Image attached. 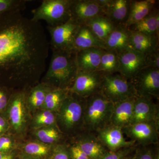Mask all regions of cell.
Instances as JSON below:
<instances>
[{
    "label": "cell",
    "instance_id": "cell-4",
    "mask_svg": "<svg viewBox=\"0 0 159 159\" xmlns=\"http://www.w3.org/2000/svg\"><path fill=\"white\" fill-rule=\"evenodd\" d=\"M28 91H13L7 107L2 113L9 122L11 134L16 138L25 135L31 123V115L26 101Z\"/></svg>",
    "mask_w": 159,
    "mask_h": 159
},
{
    "label": "cell",
    "instance_id": "cell-12",
    "mask_svg": "<svg viewBox=\"0 0 159 159\" xmlns=\"http://www.w3.org/2000/svg\"><path fill=\"white\" fill-rule=\"evenodd\" d=\"M118 73L126 79L133 78L142 69L146 67V56L129 47L118 54Z\"/></svg>",
    "mask_w": 159,
    "mask_h": 159
},
{
    "label": "cell",
    "instance_id": "cell-38",
    "mask_svg": "<svg viewBox=\"0 0 159 159\" xmlns=\"http://www.w3.org/2000/svg\"><path fill=\"white\" fill-rule=\"evenodd\" d=\"M68 146L70 154V159H92L79 147L78 145L71 140Z\"/></svg>",
    "mask_w": 159,
    "mask_h": 159
},
{
    "label": "cell",
    "instance_id": "cell-33",
    "mask_svg": "<svg viewBox=\"0 0 159 159\" xmlns=\"http://www.w3.org/2000/svg\"><path fill=\"white\" fill-rule=\"evenodd\" d=\"M29 0H0V15L7 12L22 11Z\"/></svg>",
    "mask_w": 159,
    "mask_h": 159
},
{
    "label": "cell",
    "instance_id": "cell-40",
    "mask_svg": "<svg viewBox=\"0 0 159 159\" xmlns=\"http://www.w3.org/2000/svg\"><path fill=\"white\" fill-rule=\"evenodd\" d=\"M9 130V122L3 114L0 113V136L7 133Z\"/></svg>",
    "mask_w": 159,
    "mask_h": 159
},
{
    "label": "cell",
    "instance_id": "cell-31",
    "mask_svg": "<svg viewBox=\"0 0 159 159\" xmlns=\"http://www.w3.org/2000/svg\"><path fill=\"white\" fill-rule=\"evenodd\" d=\"M119 67L118 53L114 51L104 50L97 71L105 74L118 73Z\"/></svg>",
    "mask_w": 159,
    "mask_h": 159
},
{
    "label": "cell",
    "instance_id": "cell-43",
    "mask_svg": "<svg viewBox=\"0 0 159 159\" xmlns=\"http://www.w3.org/2000/svg\"><path fill=\"white\" fill-rule=\"evenodd\" d=\"M17 159H21V158H18Z\"/></svg>",
    "mask_w": 159,
    "mask_h": 159
},
{
    "label": "cell",
    "instance_id": "cell-29",
    "mask_svg": "<svg viewBox=\"0 0 159 159\" xmlns=\"http://www.w3.org/2000/svg\"><path fill=\"white\" fill-rule=\"evenodd\" d=\"M69 93V90L51 88L46 96L44 104L40 109L57 113Z\"/></svg>",
    "mask_w": 159,
    "mask_h": 159
},
{
    "label": "cell",
    "instance_id": "cell-13",
    "mask_svg": "<svg viewBox=\"0 0 159 159\" xmlns=\"http://www.w3.org/2000/svg\"><path fill=\"white\" fill-rule=\"evenodd\" d=\"M70 18L80 25L99 16H105L104 9L96 0H72L70 7Z\"/></svg>",
    "mask_w": 159,
    "mask_h": 159
},
{
    "label": "cell",
    "instance_id": "cell-42",
    "mask_svg": "<svg viewBox=\"0 0 159 159\" xmlns=\"http://www.w3.org/2000/svg\"><path fill=\"white\" fill-rule=\"evenodd\" d=\"M133 153L127 156L123 157L119 159H131Z\"/></svg>",
    "mask_w": 159,
    "mask_h": 159
},
{
    "label": "cell",
    "instance_id": "cell-25",
    "mask_svg": "<svg viewBox=\"0 0 159 159\" xmlns=\"http://www.w3.org/2000/svg\"><path fill=\"white\" fill-rule=\"evenodd\" d=\"M128 29L130 31L140 32L159 38V10L155 9L146 17L139 22L129 26Z\"/></svg>",
    "mask_w": 159,
    "mask_h": 159
},
{
    "label": "cell",
    "instance_id": "cell-5",
    "mask_svg": "<svg viewBox=\"0 0 159 159\" xmlns=\"http://www.w3.org/2000/svg\"><path fill=\"white\" fill-rule=\"evenodd\" d=\"M114 105L100 92L85 98L84 131L96 133L110 125Z\"/></svg>",
    "mask_w": 159,
    "mask_h": 159
},
{
    "label": "cell",
    "instance_id": "cell-3",
    "mask_svg": "<svg viewBox=\"0 0 159 159\" xmlns=\"http://www.w3.org/2000/svg\"><path fill=\"white\" fill-rule=\"evenodd\" d=\"M85 98L69 91L68 95L56 113L60 130L71 139L84 131Z\"/></svg>",
    "mask_w": 159,
    "mask_h": 159
},
{
    "label": "cell",
    "instance_id": "cell-15",
    "mask_svg": "<svg viewBox=\"0 0 159 159\" xmlns=\"http://www.w3.org/2000/svg\"><path fill=\"white\" fill-rule=\"evenodd\" d=\"M71 140L92 159H100L108 151L95 133L84 131Z\"/></svg>",
    "mask_w": 159,
    "mask_h": 159
},
{
    "label": "cell",
    "instance_id": "cell-37",
    "mask_svg": "<svg viewBox=\"0 0 159 159\" xmlns=\"http://www.w3.org/2000/svg\"><path fill=\"white\" fill-rule=\"evenodd\" d=\"M13 91L0 85V113H3L6 110Z\"/></svg>",
    "mask_w": 159,
    "mask_h": 159
},
{
    "label": "cell",
    "instance_id": "cell-39",
    "mask_svg": "<svg viewBox=\"0 0 159 159\" xmlns=\"http://www.w3.org/2000/svg\"><path fill=\"white\" fill-rule=\"evenodd\" d=\"M145 56L146 66L159 69V49L148 55H145Z\"/></svg>",
    "mask_w": 159,
    "mask_h": 159
},
{
    "label": "cell",
    "instance_id": "cell-32",
    "mask_svg": "<svg viewBox=\"0 0 159 159\" xmlns=\"http://www.w3.org/2000/svg\"><path fill=\"white\" fill-rule=\"evenodd\" d=\"M131 159H159L157 145L147 146L137 145L133 153Z\"/></svg>",
    "mask_w": 159,
    "mask_h": 159
},
{
    "label": "cell",
    "instance_id": "cell-34",
    "mask_svg": "<svg viewBox=\"0 0 159 159\" xmlns=\"http://www.w3.org/2000/svg\"><path fill=\"white\" fill-rule=\"evenodd\" d=\"M17 138L11 134H6L0 136V152H10L18 149L20 144Z\"/></svg>",
    "mask_w": 159,
    "mask_h": 159
},
{
    "label": "cell",
    "instance_id": "cell-21",
    "mask_svg": "<svg viewBox=\"0 0 159 159\" xmlns=\"http://www.w3.org/2000/svg\"><path fill=\"white\" fill-rule=\"evenodd\" d=\"M129 47L147 55L159 49V38L129 31Z\"/></svg>",
    "mask_w": 159,
    "mask_h": 159
},
{
    "label": "cell",
    "instance_id": "cell-7",
    "mask_svg": "<svg viewBox=\"0 0 159 159\" xmlns=\"http://www.w3.org/2000/svg\"><path fill=\"white\" fill-rule=\"evenodd\" d=\"M100 92L114 103L138 97L131 81L118 73L104 75Z\"/></svg>",
    "mask_w": 159,
    "mask_h": 159
},
{
    "label": "cell",
    "instance_id": "cell-2",
    "mask_svg": "<svg viewBox=\"0 0 159 159\" xmlns=\"http://www.w3.org/2000/svg\"><path fill=\"white\" fill-rule=\"evenodd\" d=\"M50 64L41 82L51 88L69 90L78 70L77 51L52 50Z\"/></svg>",
    "mask_w": 159,
    "mask_h": 159
},
{
    "label": "cell",
    "instance_id": "cell-14",
    "mask_svg": "<svg viewBox=\"0 0 159 159\" xmlns=\"http://www.w3.org/2000/svg\"><path fill=\"white\" fill-rule=\"evenodd\" d=\"M96 134L109 151H116L137 145L134 141L126 140L122 128L110 124L98 131Z\"/></svg>",
    "mask_w": 159,
    "mask_h": 159
},
{
    "label": "cell",
    "instance_id": "cell-22",
    "mask_svg": "<svg viewBox=\"0 0 159 159\" xmlns=\"http://www.w3.org/2000/svg\"><path fill=\"white\" fill-rule=\"evenodd\" d=\"M91 48L105 50L104 43L93 34L85 25H81L74 38V49L78 51Z\"/></svg>",
    "mask_w": 159,
    "mask_h": 159
},
{
    "label": "cell",
    "instance_id": "cell-6",
    "mask_svg": "<svg viewBox=\"0 0 159 159\" xmlns=\"http://www.w3.org/2000/svg\"><path fill=\"white\" fill-rule=\"evenodd\" d=\"M72 0H43L40 6L32 11L31 19L45 21L48 26L62 25L70 19V7Z\"/></svg>",
    "mask_w": 159,
    "mask_h": 159
},
{
    "label": "cell",
    "instance_id": "cell-35",
    "mask_svg": "<svg viewBox=\"0 0 159 159\" xmlns=\"http://www.w3.org/2000/svg\"><path fill=\"white\" fill-rule=\"evenodd\" d=\"M49 159H70L68 144L63 142L54 145Z\"/></svg>",
    "mask_w": 159,
    "mask_h": 159
},
{
    "label": "cell",
    "instance_id": "cell-16",
    "mask_svg": "<svg viewBox=\"0 0 159 159\" xmlns=\"http://www.w3.org/2000/svg\"><path fill=\"white\" fill-rule=\"evenodd\" d=\"M152 121L159 123L158 105L151 98L137 97L134 103L132 124Z\"/></svg>",
    "mask_w": 159,
    "mask_h": 159
},
{
    "label": "cell",
    "instance_id": "cell-27",
    "mask_svg": "<svg viewBox=\"0 0 159 159\" xmlns=\"http://www.w3.org/2000/svg\"><path fill=\"white\" fill-rule=\"evenodd\" d=\"M33 135L35 140L48 144L55 145L65 142L66 137L57 125H51L33 130Z\"/></svg>",
    "mask_w": 159,
    "mask_h": 159
},
{
    "label": "cell",
    "instance_id": "cell-18",
    "mask_svg": "<svg viewBox=\"0 0 159 159\" xmlns=\"http://www.w3.org/2000/svg\"><path fill=\"white\" fill-rule=\"evenodd\" d=\"M136 98L133 97L114 103L110 125L122 129L132 124L134 103Z\"/></svg>",
    "mask_w": 159,
    "mask_h": 159
},
{
    "label": "cell",
    "instance_id": "cell-30",
    "mask_svg": "<svg viewBox=\"0 0 159 159\" xmlns=\"http://www.w3.org/2000/svg\"><path fill=\"white\" fill-rule=\"evenodd\" d=\"M57 125L56 112L39 109L31 115L30 127L33 130L51 125Z\"/></svg>",
    "mask_w": 159,
    "mask_h": 159
},
{
    "label": "cell",
    "instance_id": "cell-17",
    "mask_svg": "<svg viewBox=\"0 0 159 159\" xmlns=\"http://www.w3.org/2000/svg\"><path fill=\"white\" fill-rule=\"evenodd\" d=\"M54 145H48L35 139L29 140L20 144L18 148V158L24 159H49Z\"/></svg>",
    "mask_w": 159,
    "mask_h": 159
},
{
    "label": "cell",
    "instance_id": "cell-20",
    "mask_svg": "<svg viewBox=\"0 0 159 159\" xmlns=\"http://www.w3.org/2000/svg\"><path fill=\"white\" fill-rule=\"evenodd\" d=\"M130 1L112 0L104 9L105 16L115 25L124 26L129 13Z\"/></svg>",
    "mask_w": 159,
    "mask_h": 159
},
{
    "label": "cell",
    "instance_id": "cell-28",
    "mask_svg": "<svg viewBox=\"0 0 159 159\" xmlns=\"http://www.w3.org/2000/svg\"><path fill=\"white\" fill-rule=\"evenodd\" d=\"M84 25L89 27L93 34L104 43L115 26L105 16H99L92 19Z\"/></svg>",
    "mask_w": 159,
    "mask_h": 159
},
{
    "label": "cell",
    "instance_id": "cell-26",
    "mask_svg": "<svg viewBox=\"0 0 159 159\" xmlns=\"http://www.w3.org/2000/svg\"><path fill=\"white\" fill-rule=\"evenodd\" d=\"M51 87L43 82H39L28 91L27 106L31 115L40 109L44 104L47 94Z\"/></svg>",
    "mask_w": 159,
    "mask_h": 159
},
{
    "label": "cell",
    "instance_id": "cell-10",
    "mask_svg": "<svg viewBox=\"0 0 159 159\" xmlns=\"http://www.w3.org/2000/svg\"><path fill=\"white\" fill-rule=\"evenodd\" d=\"M159 123L156 122H137L122 129L123 134L137 145H158Z\"/></svg>",
    "mask_w": 159,
    "mask_h": 159
},
{
    "label": "cell",
    "instance_id": "cell-11",
    "mask_svg": "<svg viewBox=\"0 0 159 159\" xmlns=\"http://www.w3.org/2000/svg\"><path fill=\"white\" fill-rule=\"evenodd\" d=\"M104 75L99 71H78L69 91L83 98H87L100 92Z\"/></svg>",
    "mask_w": 159,
    "mask_h": 159
},
{
    "label": "cell",
    "instance_id": "cell-36",
    "mask_svg": "<svg viewBox=\"0 0 159 159\" xmlns=\"http://www.w3.org/2000/svg\"><path fill=\"white\" fill-rule=\"evenodd\" d=\"M137 145L116 151H108L100 159H119L133 153Z\"/></svg>",
    "mask_w": 159,
    "mask_h": 159
},
{
    "label": "cell",
    "instance_id": "cell-8",
    "mask_svg": "<svg viewBox=\"0 0 159 159\" xmlns=\"http://www.w3.org/2000/svg\"><path fill=\"white\" fill-rule=\"evenodd\" d=\"M80 25L70 18L62 25L55 27L48 26L51 36L49 43L51 50H74V38Z\"/></svg>",
    "mask_w": 159,
    "mask_h": 159
},
{
    "label": "cell",
    "instance_id": "cell-19",
    "mask_svg": "<svg viewBox=\"0 0 159 159\" xmlns=\"http://www.w3.org/2000/svg\"><path fill=\"white\" fill-rule=\"evenodd\" d=\"M104 50L99 48H91L77 51V63L79 71H97Z\"/></svg>",
    "mask_w": 159,
    "mask_h": 159
},
{
    "label": "cell",
    "instance_id": "cell-1",
    "mask_svg": "<svg viewBox=\"0 0 159 159\" xmlns=\"http://www.w3.org/2000/svg\"><path fill=\"white\" fill-rule=\"evenodd\" d=\"M50 43L43 26L21 11L0 15V85L29 90L47 69Z\"/></svg>",
    "mask_w": 159,
    "mask_h": 159
},
{
    "label": "cell",
    "instance_id": "cell-23",
    "mask_svg": "<svg viewBox=\"0 0 159 159\" xmlns=\"http://www.w3.org/2000/svg\"><path fill=\"white\" fill-rule=\"evenodd\" d=\"M156 2L152 0L130 1L129 13L124 27L128 29L146 17L155 9Z\"/></svg>",
    "mask_w": 159,
    "mask_h": 159
},
{
    "label": "cell",
    "instance_id": "cell-9",
    "mask_svg": "<svg viewBox=\"0 0 159 159\" xmlns=\"http://www.w3.org/2000/svg\"><path fill=\"white\" fill-rule=\"evenodd\" d=\"M137 97L158 99L159 69L146 67L130 80Z\"/></svg>",
    "mask_w": 159,
    "mask_h": 159
},
{
    "label": "cell",
    "instance_id": "cell-41",
    "mask_svg": "<svg viewBox=\"0 0 159 159\" xmlns=\"http://www.w3.org/2000/svg\"><path fill=\"white\" fill-rule=\"evenodd\" d=\"M18 153V149L10 152H0V159H17Z\"/></svg>",
    "mask_w": 159,
    "mask_h": 159
},
{
    "label": "cell",
    "instance_id": "cell-24",
    "mask_svg": "<svg viewBox=\"0 0 159 159\" xmlns=\"http://www.w3.org/2000/svg\"><path fill=\"white\" fill-rule=\"evenodd\" d=\"M129 31L123 26L115 27L104 42L105 50L120 53L129 47Z\"/></svg>",
    "mask_w": 159,
    "mask_h": 159
}]
</instances>
